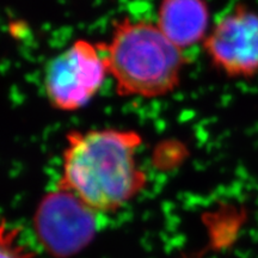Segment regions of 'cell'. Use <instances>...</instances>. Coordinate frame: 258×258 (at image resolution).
I'll return each instance as SVG.
<instances>
[{
	"instance_id": "4",
	"label": "cell",
	"mask_w": 258,
	"mask_h": 258,
	"mask_svg": "<svg viewBox=\"0 0 258 258\" xmlns=\"http://www.w3.org/2000/svg\"><path fill=\"white\" fill-rule=\"evenodd\" d=\"M108 74L101 48L85 40L76 41L48 66L44 78L48 101L59 110H78L99 91Z\"/></svg>"
},
{
	"instance_id": "7",
	"label": "cell",
	"mask_w": 258,
	"mask_h": 258,
	"mask_svg": "<svg viewBox=\"0 0 258 258\" xmlns=\"http://www.w3.org/2000/svg\"><path fill=\"white\" fill-rule=\"evenodd\" d=\"M36 253L22 237L17 226L0 221V258H35Z\"/></svg>"
},
{
	"instance_id": "5",
	"label": "cell",
	"mask_w": 258,
	"mask_h": 258,
	"mask_svg": "<svg viewBox=\"0 0 258 258\" xmlns=\"http://www.w3.org/2000/svg\"><path fill=\"white\" fill-rule=\"evenodd\" d=\"M203 46L212 66L228 78L258 76V12L235 5L215 23Z\"/></svg>"
},
{
	"instance_id": "2",
	"label": "cell",
	"mask_w": 258,
	"mask_h": 258,
	"mask_svg": "<svg viewBox=\"0 0 258 258\" xmlns=\"http://www.w3.org/2000/svg\"><path fill=\"white\" fill-rule=\"evenodd\" d=\"M103 47L120 96L156 98L178 88L186 57L158 25L122 18Z\"/></svg>"
},
{
	"instance_id": "1",
	"label": "cell",
	"mask_w": 258,
	"mask_h": 258,
	"mask_svg": "<svg viewBox=\"0 0 258 258\" xmlns=\"http://www.w3.org/2000/svg\"><path fill=\"white\" fill-rule=\"evenodd\" d=\"M57 188L72 192L96 213H115L145 189L139 166L141 137L122 129L73 131L67 134Z\"/></svg>"
},
{
	"instance_id": "3",
	"label": "cell",
	"mask_w": 258,
	"mask_h": 258,
	"mask_svg": "<svg viewBox=\"0 0 258 258\" xmlns=\"http://www.w3.org/2000/svg\"><path fill=\"white\" fill-rule=\"evenodd\" d=\"M97 215L72 192L56 188L41 199L35 211V235L50 257L72 258L96 238Z\"/></svg>"
},
{
	"instance_id": "6",
	"label": "cell",
	"mask_w": 258,
	"mask_h": 258,
	"mask_svg": "<svg viewBox=\"0 0 258 258\" xmlns=\"http://www.w3.org/2000/svg\"><path fill=\"white\" fill-rule=\"evenodd\" d=\"M158 27L180 49L207 37L209 9L206 0H161Z\"/></svg>"
}]
</instances>
